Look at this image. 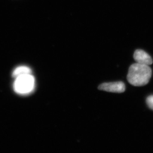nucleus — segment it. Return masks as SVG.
<instances>
[{
	"label": "nucleus",
	"mask_w": 153,
	"mask_h": 153,
	"mask_svg": "<svg viewBox=\"0 0 153 153\" xmlns=\"http://www.w3.org/2000/svg\"><path fill=\"white\" fill-rule=\"evenodd\" d=\"M13 87L15 91L19 94L30 93L34 89V78L31 74L19 76L16 78Z\"/></svg>",
	"instance_id": "nucleus-2"
},
{
	"label": "nucleus",
	"mask_w": 153,
	"mask_h": 153,
	"mask_svg": "<svg viewBox=\"0 0 153 153\" xmlns=\"http://www.w3.org/2000/svg\"><path fill=\"white\" fill-rule=\"evenodd\" d=\"M134 59L137 63L150 65L153 64V59L151 56L142 50H137L133 55Z\"/></svg>",
	"instance_id": "nucleus-4"
},
{
	"label": "nucleus",
	"mask_w": 153,
	"mask_h": 153,
	"mask_svg": "<svg viewBox=\"0 0 153 153\" xmlns=\"http://www.w3.org/2000/svg\"><path fill=\"white\" fill-rule=\"evenodd\" d=\"M146 102L148 107L153 110V95L149 96L146 99Z\"/></svg>",
	"instance_id": "nucleus-6"
},
{
	"label": "nucleus",
	"mask_w": 153,
	"mask_h": 153,
	"mask_svg": "<svg viewBox=\"0 0 153 153\" xmlns=\"http://www.w3.org/2000/svg\"><path fill=\"white\" fill-rule=\"evenodd\" d=\"M152 74V69L149 65L136 62L129 68L127 79L133 86H142L149 83Z\"/></svg>",
	"instance_id": "nucleus-1"
},
{
	"label": "nucleus",
	"mask_w": 153,
	"mask_h": 153,
	"mask_svg": "<svg viewBox=\"0 0 153 153\" xmlns=\"http://www.w3.org/2000/svg\"><path fill=\"white\" fill-rule=\"evenodd\" d=\"M28 74H31V70L30 68L26 66H20L17 67V68L14 70L13 73V76L16 78L19 76Z\"/></svg>",
	"instance_id": "nucleus-5"
},
{
	"label": "nucleus",
	"mask_w": 153,
	"mask_h": 153,
	"mask_svg": "<svg viewBox=\"0 0 153 153\" xmlns=\"http://www.w3.org/2000/svg\"><path fill=\"white\" fill-rule=\"evenodd\" d=\"M100 90L107 91L109 92H124L126 91V85L122 81L114 82L104 83L100 84L98 87Z\"/></svg>",
	"instance_id": "nucleus-3"
}]
</instances>
